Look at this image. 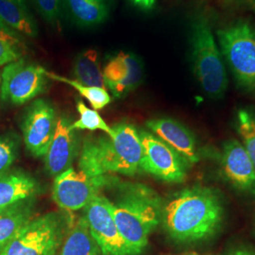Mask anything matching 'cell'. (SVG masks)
Returning a JSON list of instances; mask_svg holds the SVG:
<instances>
[{
  "label": "cell",
  "mask_w": 255,
  "mask_h": 255,
  "mask_svg": "<svg viewBox=\"0 0 255 255\" xmlns=\"http://www.w3.org/2000/svg\"><path fill=\"white\" fill-rule=\"evenodd\" d=\"M17 155V142L11 136L0 137V175L8 172Z\"/></svg>",
  "instance_id": "obj_26"
},
{
  "label": "cell",
  "mask_w": 255,
  "mask_h": 255,
  "mask_svg": "<svg viewBox=\"0 0 255 255\" xmlns=\"http://www.w3.org/2000/svg\"><path fill=\"white\" fill-rule=\"evenodd\" d=\"M40 13L47 22L54 23L59 17L61 0H32Z\"/></svg>",
  "instance_id": "obj_27"
},
{
  "label": "cell",
  "mask_w": 255,
  "mask_h": 255,
  "mask_svg": "<svg viewBox=\"0 0 255 255\" xmlns=\"http://www.w3.org/2000/svg\"><path fill=\"white\" fill-rule=\"evenodd\" d=\"M78 140L72 123L65 117L57 120L54 136L45 155L47 172L53 177L71 168L77 154Z\"/></svg>",
  "instance_id": "obj_15"
},
{
  "label": "cell",
  "mask_w": 255,
  "mask_h": 255,
  "mask_svg": "<svg viewBox=\"0 0 255 255\" xmlns=\"http://www.w3.org/2000/svg\"><path fill=\"white\" fill-rule=\"evenodd\" d=\"M106 88L122 99L136 89L144 78V64L133 53L119 52L111 58L103 69Z\"/></svg>",
  "instance_id": "obj_13"
},
{
  "label": "cell",
  "mask_w": 255,
  "mask_h": 255,
  "mask_svg": "<svg viewBox=\"0 0 255 255\" xmlns=\"http://www.w3.org/2000/svg\"><path fill=\"white\" fill-rule=\"evenodd\" d=\"M60 255H102L84 216L77 219L69 230Z\"/></svg>",
  "instance_id": "obj_20"
},
{
  "label": "cell",
  "mask_w": 255,
  "mask_h": 255,
  "mask_svg": "<svg viewBox=\"0 0 255 255\" xmlns=\"http://www.w3.org/2000/svg\"><path fill=\"white\" fill-rule=\"evenodd\" d=\"M46 75L48 79H51V80L57 81V82H63V83H65V84L73 87L74 89H76L82 97H83L85 100H87V101L93 107V109L97 110V111L103 109L112 101V99L105 88L87 86V85L82 84L81 82H77L76 80H71V79L63 77V76L49 72L47 70H46Z\"/></svg>",
  "instance_id": "obj_23"
},
{
  "label": "cell",
  "mask_w": 255,
  "mask_h": 255,
  "mask_svg": "<svg viewBox=\"0 0 255 255\" xmlns=\"http://www.w3.org/2000/svg\"><path fill=\"white\" fill-rule=\"evenodd\" d=\"M219 48L237 86L255 95V25L238 18L216 31Z\"/></svg>",
  "instance_id": "obj_5"
},
{
  "label": "cell",
  "mask_w": 255,
  "mask_h": 255,
  "mask_svg": "<svg viewBox=\"0 0 255 255\" xmlns=\"http://www.w3.org/2000/svg\"><path fill=\"white\" fill-rule=\"evenodd\" d=\"M76 81L92 87L105 88L99 53L95 49H86L77 56L73 65Z\"/></svg>",
  "instance_id": "obj_21"
},
{
  "label": "cell",
  "mask_w": 255,
  "mask_h": 255,
  "mask_svg": "<svg viewBox=\"0 0 255 255\" xmlns=\"http://www.w3.org/2000/svg\"><path fill=\"white\" fill-rule=\"evenodd\" d=\"M225 205L217 189L194 185L182 189L164 205L162 222L168 237L181 244L208 240L222 227Z\"/></svg>",
  "instance_id": "obj_1"
},
{
  "label": "cell",
  "mask_w": 255,
  "mask_h": 255,
  "mask_svg": "<svg viewBox=\"0 0 255 255\" xmlns=\"http://www.w3.org/2000/svg\"><path fill=\"white\" fill-rule=\"evenodd\" d=\"M76 108L79 113L80 118L72 123V128L77 129H88V130H102L108 136L113 138L115 136V131L113 128L105 122L101 118L97 110L91 109L85 105L81 100L77 101Z\"/></svg>",
  "instance_id": "obj_25"
},
{
  "label": "cell",
  "mask_w": 255,
  "mask_h": 255,
  "mask_svg": "<svg viewBox=\"0 0 255 255\" xmlns=\"http://www.w3.org/2000/svg\"><path fill=\"white\" fill-rule=\"evenodd\" d=\"M118 182L112 175L91 178L71 167L55 177L52 196L60 208L75 212L84 208L103 188L113 187Z\"/></svg>",
  "instance_id": "obj_8"
},
{
  "label": "cell",
  "mask_w": 255,
  "mask_h": 255,
  "mask_svg": "<svg viewBox=\"0 0 255 255\" xmlns=\"http://www.w3.org/2000/svg\"><path fill=\"white\" fill-rule=\"evenodd\" d=\"M0 20L21 35H38L36 21L25 0H0Z\"/></svg>",
  "instance_id": "obj_19"
},
{
  "label": "cell",
  "mask_w": 255,
  "mask_h": 255,
  "mask_svg": "<svg viewBox=\"0 0 255 255\" xmlns=\"http://www.w3.org/2000/svg\"><path fill=\"white\" fill-rule=\"evenodd\" d=\"M0 83H1V79H0Z\"/></svg>",
  "instance_id": "obj_32"
},
{
  "label": "cell",
  "mask_w": 255,
  "mask_h": 255,
  "mask_svg": "<svg viewBox=\"0 0 255 255\" xmlns=\"http://www.w3.org/2000/svg\"><path fill=\"white\" fill-rule=\"evenodd\" d=\"M26 52L27 46L22 35L0 20V65L21 60Z\"/></svg>",
  "instance_id": "obj_22"
},
{
  "label": "cell",
  "mask_w": 255,
  "mask_h": 255,
  "mask_svg": "<svg viewBox=\"0 0 255 255\" xmlns=\"http://www.w3.org/2000/svg\"><path fill=\"white\" fill-rule=\"evenodd\" d=\"M110 201L119 233L129 255H140L162 222L164 203L158 193L138 182H117Z\"/></svg>",
  "instance_id": "obj_2"
},
{
  "label": "cell",
  "mask_w": 255,
  "mask_h": 255,
  "mask_svg": "<svg viewBox=\"0 0 255 255\" xmlns=\"http://www.w3.org/2000/svg\"><path fill=\"white\" fill-rule=\"evenodd\" d=\"M220 170L225 181L244 195L255 197V167L237 139L226 141L220 151Z\"/></svg>",
  "instance_id": "obj_12"
},
{
  "label": "cell",
  "mask_w": 255,
  "mask_h": 255,
  "mask_svg": "<svg viewBox=\"0 0 255 255\" xmlns=\"http://www.w3.org/2000/svg\"><path fill=\"white\" fill-rule=\"evenodd\" d=\"M33 219L32 198L0 210V253Z\"/></svg>",
  "instance_id": "obj_17"
},
{
  "label": "cell",
  "mask_w": 255,
  "mask_h": 255,
  "mask_svg": "<svg viewBox=\"0 0 255 255\" xmlns=\"http://www.w3.org/2000/svg\"><path fill=\"white\" fill-rule=\"evenodd\" d=\"M189 58L201 90L210 99H222L228 90L227 66L209 16L201 10L190 21Z\"/></svg>",
  "instance_id": "obj_4"
},
{
  "label": "cell",
  "mask_w": 255,
  "mask_h": 255,
  "mask_svg": "<svg viewBox=\"0 0 255 255\" xmlns=\"http://www.w3.org/2000/svg\"><path fill=\"white\" fill-rule=\"evenodd\" d=\"M146 126L150 132L181 155L188 164L200 162L201 157L195 136L181 122L169 118H160L147 120Z\"/></svg>",
  "instance_id": "obj_14"
},
{
  "label": "cell",
  "mask_w": 255,
  "mask_h": 255,
  "mask_svg": "<svg viewBox=\"0 0 255 255\" xmlns=\"http://www.w3.org/2000/svg\"><path fill=\"white\" fill-rule=\"evenodd\" d=\"M57 115L53 106L39 99L27 108L23 119L22 131L28 151L35 157H45L57 125Z\"/></svg>",
  "instance_id": "obj_11"
},
{
  "label": "cell",
  "mask_w": 255,
  "mask_h": 255,
  "mask_svg": "<svg viewBox=\"0 0 255 255\" xmlns=\"http://www.w3.org/2000/svg\"><path fill=\"white\" fill-rule=\"evenodd\" d=\"M112 128L115 131L113 138L88 137L84 140L79 161L82 173L102 178L112 174L135 176L142 172L143 147L139 129L128 122Z\"/></svg>",
  "instance_id": "obj_3"
},
{
  "label": "cell",
  "mask_w": 255,
  "mask_h": 255,
  "mask_svg": "<svg viewBox=\"0 0 255 255\" xmlns=\"http://www.w3.org/2000/svg\"><path fill=\"white\" fill-rule=\"evenodd\" d=\"M226 255H255V251L246 247H239L232 250Z\"/></svg>",
  "instance_id": "obj_28"
},
{
  "label": "cell",
  "mask_w": 255,
  "mask_h": 255,
  "mask_svg": "<svg viewBox=\"0 0 255 255\" xmlns=\"http://www.w3.org/2000/svg\"><path fill=\"white\" fill-rule=\"evenodd\" d=\"M35 179L21 171L0 175V210L6 209L21 201H27L36 194Z\"/></svg>",
  "instance_id": "obj_16"
},
{
  "label": "cell",
  "mask_w": 255,
  "mask_h": 255,
  "mask_svg": "<svg viewBox=\"0 0 255 255\" xmlns=\"http://www.w3.org/2000/svg\"><path fill=\"white\" fill-rule=\"evenodd\" d=\"M84 218L102 255H129L119 233L109 199L97 195L84 208Z\"/></svg>",
  "instance_id": "obj_10"
},
{
  "label": "cell",
  "mask_w": 255,
  "mask_h": 255,
  "mask_svg": "<svg viewBox=\"0 0 255 255\" xmlns=\"http://www.w3.org/2000/svg\"><path fill=\"white\" fill-rule=\"evenodd\" d=\"M46 69L21 59L5 65L0 83L1 100L13 105H22L33 100L46 89Z\"/></svg>",
  "instance_id": "obj_7"
},
{
  "label": "cell",
  "mask_w": 255,
  "mask_h": 255,
  "mask_svg": "<svg viewBox=\"0 0 255 255\" xmlns=\"http://www.w3.org/2000/svg\"><path fill=\"white\" fill-rule=\"evenodd\" d=\"M143 147L141 170L170 183H181L187 176L188 163L172 147L146 129H139Z\"/></svg>",
  "instance_id": "obj_9"
},
{
  "label": "cell",
  "mask_w": 255,
  "mask_h": 255,
  "mask_svg": "<svg viewBox=\"0 0 255 255\" xmlns=\"http://www.w3.org/2000/svg\"><path fill=\"white\" fill-rule=\"evenodd\" d=\"M74 22L82 27H94L108 18L109 0H61Z\"/></svg>",
  "instance_id": "obj_18"
},
{
  "label": "cell",
  "mask_w": 255,
  "mask_h": 255,
  "mask_svg": "<svg viewBox=\"0 0 255 255\" xmlns=\"http://www.w3.org/2000/svg\"><path fill=\"white\" fill-rule=\"evenodd\" d=\"M134 5L143 9H150L153 8L156 0H131Z\"/></svg>",
  "instance_id": "obj_29"
},
{
  "label": "cell",
  "mask_w": 255,
  "mask_h": 255,
  "mask_svg": "<svg viewBox=\"0 0 255 255\" xmlns=\"http://www.w3.org/2000/svg\"><path fill=\"white\" fill-rule=\"evenodd\" d=\"M235 126L237 133L255 167V113L241 108L236 114Z\"/></svg>",
  "instance_id": "obj_24"
},
{
  "label": "cell",
  "mask_w": 255,
  "mask_h": 255,
  "mask_svg": "<svg viewBox=\"0 0 255 255\" xmlns=\"http://www.w3.org/2000/svg\"><path fill=\"white\" fill-rule=\"evenodd\" d=\"M240 3L255 13V0H239Z\"/></svg>",
  "instance_id": "obj_30"
},
{
  "label": "cell",
  "mask_w": 255,
  "mask_h": 255,
  "mask_svg": "<svg viewBox=\"0 0 255 255\" xmlns=\"http://www.w3.org/2000/svg\"><path fill=\"white\" fill-rule=\"evenodd\" d=\"M197 255V254H191V255Z\"/></svg>",
  "instance_id": "obj_31"
},
{
  "label": "cell",
  "mask_w": 255,
  "mask_h": 255,
  "mask_svg": "<svg viewBox=\"0 0 255 255\" xmlns=\"http://www.w3.org/2000/svg\"><path fill=\"white\" fill-rule=\"evenodd\" d=\"M65 219L57 213L34 218L0 255H55L64 238Z\"/></svg>",
  "instance_id": "obj_6"
}]
</instances>
